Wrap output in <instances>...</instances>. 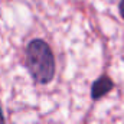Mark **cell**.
I'll return each instance as SVG.
<instances>
[{"label":"cell","mask_w":124,"mask_h":124,"mask_svg":"<svg viewBox=\"0 0 124 124\" xmlns=\"http://www.w3.org/2000/svg\"><path fill=\"white\" fill-rule=\"evenodd\" d=\"M26 66L32 79L38 84H49L56 71L55 56L51 46L42 39H33L26 49Z\"/></svg>","instance_id":"obj_1"},{"label":"cell","mask_w":124,"mask_h":124,"mask_svg":"<svg viewBox=\"0 0 124 124\" xmlns=\"http://www.w3.org/2000/svg\"><path fill=\"white\" fill-rule=\"evenodd\" d=\"M113 88H114L113 79L107 75H101L98 79L94 81L93 87H91V98L97 101V100L102 98L105 94H108Z\"/></svg>","instance_id":"obj_2"},{"label":"cell","mask_w":124,"mask_h":124,"mask_svg":"<svg viewBox=\"0 0 124 124\" xmlns=\"http://www.w3.org/2000/svg\"><path fill=\"white\" fill-rule=\"evenodd\" d=\"M118 10H120V15L124 19V0H120V4H118Z\"/></svg>","instance_id":"obj_3"},{"label":"cell","mask_w":124,"mask_h":124,"mask_svg":"<svg viewBox=\"0 0 124 124\" xmlns=\"http://www.w3.org/2000/svg\"><path fill=\"white\" fill-rule=\"evenodd\" d=\"M0 124H4V117H3V113H1V108H0Z\"/></svg>","instance_id":"obj_4"}]
</instances>
